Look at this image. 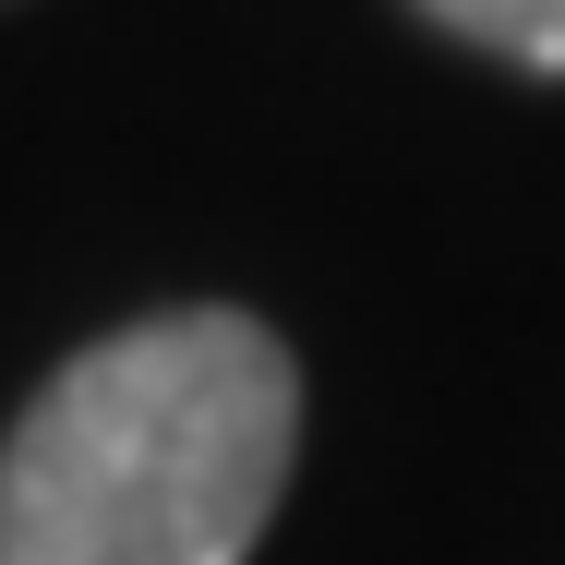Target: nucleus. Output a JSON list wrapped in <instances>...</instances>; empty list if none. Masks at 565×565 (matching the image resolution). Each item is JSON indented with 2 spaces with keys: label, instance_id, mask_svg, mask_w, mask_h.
Here are the masks:
<instances>
[{
  "label": "nucleus",
  "instance_id": "nucleus-1",
  "mask_svg": "<svg viewBox=\"0 0 565 565\" xmlns=\"http://www.w3.org/2000/svg\"><path fill=\"white\" fill-rule=\"evenodd\" d=\"M301 457V361L253 313L73 349L0 446V565H253Z\"/></svg>",
  "mask_w": 565,
  "mask_h": 565
},
{
  "label": "nucleus",
  "instance_id": "nucleus-2",
  "mask_svg": "<svg viewBox=\"0 0 565 565\" xmlns=\"http://www.w3.org/2000/svg\"><path fill=\"white\" fill-rule=\"evenodd\" d=\"M434 24H457L469 49L493 61H530V73H565V0H422Z\"/></svg>",
  "mask_w": 565,
  "mask_h": 565
}]
</instances>
